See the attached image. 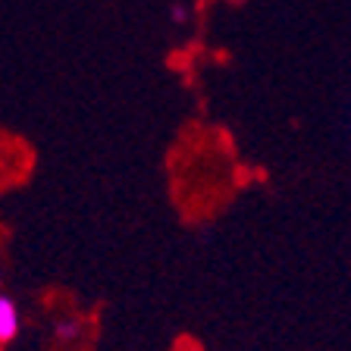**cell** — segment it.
<instances>
[{
    "instance_id": "6da1fadb",
    "label": "cell",
    "mask_w": 351,
    "mask_h": 351,
    "mask_svg": "<svg viewBox=\"0 0 351 351\" xmlns=\"http://www.w3.org/2000/svg\"><path fill=\"white\" fill-rule=\"evenodd\" d=\"M22 332V314L10 295L0 292V345H10Z\"/></svg>"
},
{
    "instance_id": "7a4b0ae2",
    "label": "cell",
    "mask_w": 351,
    "mask_h": 351,
    "mask_svg": "<svg viewBox=\"0 0 351 351\" xmlns=\"http://www.w3.org/2000/svg\"><path fill=\"white\" fill-rule=\"evenodd\" d=\"M169 19L179 22V25H185V22H189V10L179 7V3H173V10H169Z\"/></svg>"
}]
</instances>
